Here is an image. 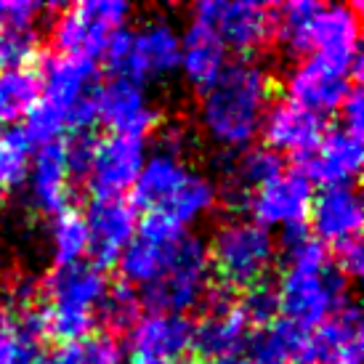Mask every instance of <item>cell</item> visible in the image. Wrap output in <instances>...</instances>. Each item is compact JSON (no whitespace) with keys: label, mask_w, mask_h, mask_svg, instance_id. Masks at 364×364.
Returning a JSON list of instances; mask_svg holds the SVG:
<instances>
[{"label":"cell","mask_w":364,"mask_h":364,"mask_svg":"<svg viewBox=\"0 0 364 364\" xmlns=\"http://www.w3.org/2000/svg\"><path fill=\"white\" fill-rule=\"evenodd\" d=\"M272 107V77L261 64L245 59L226 64L218 80L203 91L200 125L223 149L242 152L253 146Z\"/></svg>","instance_id":"4"},{"label":"cell","mask_w":364,"mask_h":364,"mask_svg":"<svg viewBox=\"0 0 364 364\" xmlns=\"http://www.w3.org/2000/svg\"><path fill=\"white\" fill-rule=\"evenodd\" d=\"M102 59L112 77L144 85V80L165 77L178 70L181 35L168 21H146L139 30L114 32L104 48Z\"/></svg>","instance_id":"7"},{"label":"cell","mask_w":364,"mask_h":364,"mask_svg":"<svg viewBox=\"0 0 364 364\" xmlns=\"http://www.w3.org/2000/svg\"><path fill=\"white\" fill-rule=\"evenodd\" d=\"M9 24V3H0V27Z\"/></svg>","instance_id":"41"},{"label":"cell","mask_w":364,"mask_h":364,"mask_svg":"<svg viewBox=\"0 0 364 364\" xmlns=\"http://www.w3.org/2000/svg\"><path fill=\"white\" fill-rule=\"evenodd\" d=\"M51 247L56 266H72V263H80L88 255V232H85L82 213L70 208V210L53 215Z\"/></svg>","instance_id":"31"},{"label":"cell","mask_w":364,"mask_h":364,"mask_svg":"<svg viewBox=\"0 0 364 364\" xmlns=\"http://www.w3.org/2000/svg\"><path fill=\"white\" fill-rule=\"evenodd\" d=\"M314 192L311 183L301 171H282L274 178L261 183L247 197V210L253 215V223L272 229V226H298L306 223L309 208H311Z\"/></svg>","instance_id":"14"},{"label":"cell","mask_w":364,"mask_h":364,"mask_svg":"<svg viewBox=\"0 0 364 364\" xmlns=\"http://www.w3.org/2000/svg\"><path fill=\"white\" fill-rule=\"evenodd\" d=\"M351 91H354V77L324 64L316 56L298 61L284 80V102L311 112L316 117L341 109Z\"/></svg>","instance_id":"13"},{"label":"cell","mask_w":364,"mask_h":364,"mask_svg":"<svg viewBox=\"0 0 364 364\" xmlns=\"http://www.w3.org/2000/svg\"><path fill=\"white\" fill-rule=\"evenodd\" d=\"M32 144L21 128L0 131V192H11L27 181Z\"/></svg>","instance_id":"32"},{"label":"cell","mask_w":364,"mask_h":364,"mask_svg":"<svg viewBox=\"0 0 364 364\" xmlns=\"http://www.w3.org/2000/svg\"><path fill=\"white\" fill-rule=\"evenodd\" d=\"M226 64H229V51L221 43V38L210 27L192 21L181 35L178 70L183 72V77L192 82L197 91H205L218 80Z\"/></svg>","instance_id":"24"},{"label":"cell","mask_w":364,"mask_h":364,"mask_svg":"<svg viewBox=\"0 0 364 364\" xmlns=\"http://www.w3.org/2000/svg\"><path fill=\"white\" fill-rule=\"evenodd\" d=\"M38 102L24 117V136L43 146L64 139L67 133H82L96 122V64L80 56H48L41 61Z\"/></svg>","instance_id":"3"},{"label":"cell","mask_w":364,"mask_h":364,"mask_svg":"<svg viewBox=\"0 0 364 364\" xmlns=\"http://www.w3.org/2000/svg\"><path fill=\"white\" fill-rule=\"evenodd\" d=\"M72 183H75V173L67 154V139L38 146L27 171V189H30L27 194H30L32 208L51 218L70 210L72 194H75Z\"/></svg>","instance_id":"17"},{"label":"cell","mask_w":364,"mask_h":364,"mask_svg":"<svg viewBox=\"0 0 364 364\" xmlns=\"http://www.w3.org/2000/svg\"><path fill=\"white\" fill-rule=\"evenodd\" d=\"M319 3L311 0H295L274 9V35L287 53L304 56L311 51V27Z\"/></svg>","instance_id":"29"},{"label":"cell","mask_w":364,"mask_h":364,"mask_svg":"<svg viewBox=\"0 0 364 364\" xmlns=\"http://www.w3.org/2000/svg\"><path fill=\"white\" fill-rule=\"evenodd\" d=\"M210 290V261H208V245L200 237L186 234L178 250L168 263V269L139 290L141 306L149 309V314H176L183 316L208 298Z\"/></svg>","instance_id":"8"},{"label":"cell","mask_w":364,"mask_h":364,"mask_svg":"<svg viewBox=\"0 0 364 364\" xmlns=\"http://www.w3.org/2000/svg\"><path fill=\"white\" fill-rule=\"evenodd\" d=\"M192 21L210 27L226 51L253 53L274 35V9L250 0H205L192 9Z\"/></svg>","instance_id":"10"},{"label":"cell","mask_w":364,"mask_h":364,"mask_svg":"<svg viewBox=\"0 0 364 364\" xmlns=\"http://www.w3.org/2000/svg\"><path fill=\"white\" fill-rule=\"evenodd\" d=\"M282 160L279 154H274L266 146H247L242 152H234L229 160V194H242V200L247 203L250 192H255L261 183L274 178L277 173H282Z\"/></svg>","instance_id":"27"},{"label":"cell","mask_w":364,"mask_h":364,"mask_svg":"<svg viewBox=\"0 0 364 364\" xmlns=\"http://www.w3.org/2000/svg\"><path fill=\"white\" fill-rule=\"evenodd\" d=\"M41 364H125V354L114 335L96 333L72 343L53 346L48 354L41 356Z\"/></svg>","instance_id":"28"},{"label":"cell","mask_w":364,"mask_h":364,"mask_svg":"<svg viewBox=\"0 0 364 364\" xmlns=\"http://www.w3.org/2000/svg\"><path fill=\"white\" fill-rule=\"evenodd\" d=\"M240 309H242L245 319L250 324V330L253 327H266V324H272L277 316H279V304H277V290L269 287V284L263 282L253 290H247L245 298L240 301Z\"/></svg>","instance_id":"35"},{"label":"cell","mask_w":364,"mask_h":364,"mask_svg":"<svg viewBox=\"0 0 364 364\" xmlns=\"http://www.w3.org/2000/svg\"><path fill=\"white\" fill-rule=\"evenodd\" d=\"M93 107H96V122L109 128L112 136L144 139L160 122V114L149 102L144 85L122 77H112L104 88H99Z\"/></svg>","instance_id":"15"},{"label":"cell","mask_w":364,"mask_h":364,"mask_svg":"<svg viewBox=\"0 0 364 364\" xmlns=\"http://www.w3.org/2000/svg\"><path fill=\"white\" fill-rule=\"evenodd\" d=\"M128 333H131L133 354L183 364V359L192 351L194 324L186 316L176 314H144L133 322Z\"/></svg>","instance_id":"21"},{"label":"cell","mask_w":364,"mask_h":364,"mask_svg":"<svg viewBox=\"0 0 364 364\" xmlns=\"http://www.w3.org/2000/svg\"><path fill=\"white\" fill-rule=\"evenodd\" d=\"M309 343V333L282 316L261 327L250 341V364H301Z\"/></svg>","instance_id":"26"},{"label":"cell","mask_w":364,"mask_h":364,"mask_svg":"<svg viewBox=\"0 0 364 364\" xmlns=\"http://www.w3.org/2000/svg\"><path fill=\"white\" fill-rule=\"evenodd\" d=\"M210 272L229 290H253L266 282L277 261V242L269 229L253 221H229L218 226L208 247Z\"/></svg>","instance_id":"6"},{"label":"cell","mask_w":364,"mask_h":364,"mask_svg":"<svg viewBox=\"0 0 364 364\" xmlns=\"http://www.w3.org/2000/svg\"><path fill=\"white\" fill-rule=\"evenodd\" d=\"M284 272L277 290L279 316L306 333L316 330L348 304V279L338 272L333 255L314 240L306 223L282 229Z\"/></svg>","instance_id":"1"},{"label":"cell","mask_w":364,"mask_h":364,"mask_svg":"<svg viewBox=\"0 0 364 364\" xmlns=\"http://www.w3.org/2000/svg\"><path fill=\"white\" fill-rule=\"evenodd\" d=\"M131 9L122 0H82L61 6L53 21V46L61 56L99 59L114 32L125 30Z\"/></svg>","instance_id":"9"},{"label":"cell","mask_w":364,"mask_h":364,"mask_svg":"<svg viewBox=\"0 0 364 364\" xmlns=\"http://www.w3.org/2000/svg\"><path fill=\"white\" fill-rule=\"evenodd\" d=\"M85 232H88V253L91 263L99 269H109L120 261L122 250L131 245L139 229V218L131 203L125 200H102L91 197L82 213Z\"/></svg>","instance_id":"16"},{"label":"cell","mask_w":364,"mask_h":364,"mask_svg":"<svg viewBox=\"0 0 364 364\" xmlns=\"http://www.w3.org/2000/svg\"><path fill=\"white\" fill-rule=\"evenodd\" d=\"M362 139L343 128L324 131L319 144L311 152L298 157V171L304 173L309 183L324 186H346L362 171Z\"/></svg>","instance_id":"19"},{"label":"cell","mask_w":364,"mask_h":364,"mask_svg":"<svg viewBox=\"0 0 364 364\" xmlns=\"http://www.w3.org/2000/svg\"><path fill=\"white\" fill-rule=\"evenodd\" d=\"M125 364H173V362H162V359H154V356H144V354H131V359Z\"/></svg>","instance_id":"40"},{"label":"cell","mask_w":364,"mask_h":364,"mask_svg":"<svg viewBox=\"0 0 364 364\" xmlns=\"http://www.w3.org/2000/svg\"><path fill=\"white\" fill-rule=\"evenodd\" d=\"M203 364H250V362H247V356L237 354V356H221V359H210V362H203Z\"/></svg>","instance_id":"39"},{"label":"cell","mask_w":364,"mask_h":364,"mask_svg":"<svg viewBox=\"0 0 364 364\" xmlns=\"http://www.w3.org/2000/svg\"><path fill=\"white\" fill-rule=\"evenodd\" d=\"M109 290L107 274L93 263L56 266L41 284V311L46 324V338L56 346L80 341L99 322V311Z\"/></svg>","instance_id":"5"},{"label":"cell","mask_w":364,"mask_h":364,"mask_svg":"<svg viewBox=\"0 0 364 364\" xmlns=\"http://www.w3.org/2000/svg\"><path fill=\"white\" fill-rule=\"evenodd\" d=\"M263 139L266 149L274 154H293L295 160L309 154L324 136V122L311 112L301 109L290 102L272 104L263 117Z\"/></svg>","instance_id":"22"},{"label":"cell","mask_w":364,"mask_h":364,"mask_svg":"<svg viewBox=\"0 0 364 364\" xmlns=\"http://www.w3.org/2000/svg\"><path fill=\"white\" fill-rule=\"evenodd\" d=\"M43 338L41 304L0 309V364H41Z\"/></svg>","instance_id":"23"},{"label":"cell","mask_w":364,"mask_h":364,"mask_svg":"<svg viewBox=\"0 0 364 364\" xmlns=\"http://www.w3.org/2000/svg\"><path fill=\"white\" fill-rule=\"evenodd\" d=\"M333 263L338 266V272L343 274L346 279H356V277H362V272H364L362 240H351V242L338 245V247H335Z\"/></svg>","instance_id":"36"},{"label":"cell","mask_w":364,"mask_h":364,"mask_svg":"<svg viewBox=\"0 0 364 364\" xmlns=\"http://www.w3.org/2000/svg\"><path fill=\"white\" fill-rule=\"evenodd\" d=\"M309 218H311L314 240L327 242L338 247L343 242L359 240L364 221V205L362 197L356 192V186L346 183V186H324L319 194H314L311 208H309Z\"/></svg>","instance_id":"20"},{"label":"cell","mask_w":364,"mask_h":364,"mask_svg":"<svg viewBox=\"0 0 364 364\" xmlns=\"http://www.w3.org/2000/svg\"><path fill=\"white\" fill-rule=\"evenodd\" d=\"M354 348H362V314L359 306L348 301L341 311H335L327 322L309 333L301 364H324Z\"/></svg>","instance_id":"25"},{"label":"cell","mask_w":364,"mask_h":364,"mask_svg":"<svg viewBox=\"0 0 364 364\" xmlns=\"http://www.w3.org/2000/svg\"><path fill=\"white\" fill-rule=\"evenodd\" d=\"M146 162V144L133 136H109L96 141L91 157V168L85 181L91 197L102 200H122V194L133 189V183Z\"/></svg>","instance_id":"12"},{"label":"cell","mask_w":364,"mask_h":364,"mask_svg":"<svg viewBox=\"0 0 364 364\" xmlns=\"http://www.w3.org/2000/svg\"><path fill=\"white\" fill-rule=\"evenodd\" d=\"M250 343V324L245 319L237 301L226 295H213L208 301L203 319L194 324L192 351L203 356V362L237 356Z\"/></svg>","instance_id":"18"},{"label":"cell","mask_w":364,"mask_h":364,"mask_svg":"<svg viewBox=\"0 0 364 364\" xmlns=\"http://www.w3.org/2000/svg\"><path fill=\"white\" fill-rule=\"evenodd\" d=\"M362 19H359V3L346 6H319L311 27V51L319 61L330 64L335 70L351 75L359 80L362 75Z\"/></svg>","instance_id":"11"},{"label":"cell","mask_w":364,"mask_h":364,"mask_svg":"<svg viewBox=\"0 0 364 364\" xmlns=\"http://www.w3.org/2000/svg\"><path fill=\"white\" fill-rule=\"evenodd\" d=\"M38 102V77L30 70L0 72V131L24 120Z\"/></svg>","instance_id":"30"},{"label":"cell","mask_w":364,"mask_h":364,"mask_svg":"<svg viewBox=\"0 0 364 364\" xmlns=\"http://www.w3.org/2000/svg\"><path fill=\"white\" fill-rule=\"evenodd\" d=\"M343 112V131L354 133L362 139V128H364V102H362V91H359V85H354V91L348 93V99L343 102L341 107Z\"/></svg>","instance_id":"37"},{"label":"cell","mask_w":364,"mask_h":364,"mask_svg":"<svg viewBox=\"0 0 364 364\" xmlns=\"http://www.w3.org/2000/svg\"><path fill=\"white\" fill-rule=\"evenodd\" d=\"M41 59V35L35 27H0V72H19Z\"/></svg>","instance_id":"33"},{"label":"cell","mask_w":364,"mask_h":364,"mask_svg":"<svg viewBox=\"0 0 364 364\" xmlns=\"http://www.w3.org/2000/svg\"><path fill=\"white\" fill-rule=\"evenodd\" d=\"M139 311H141L139 290L125 282H117V284H109L99 316L109 324L112 330H131L133 322L141 316Z\"/></svg>","instance_id":"34"},{"label":"cell","mask_w":364,"mask_h":364,"mask_svg":"<svg viewBox=\"0 0 364 364\" xmlns=\"http://www.w3.org/2000/svg\"><path fill=\"white\" fill-rule=\"evenodd\" d=\"M218 203L215 183L183 160L181 131H165L131 189L133 210L157 213L181 229L197 223Z\"/></svg>","instance_id":"2"},{"label":"cell","mask_w":364,"mask_h":364,"mask_svg":"<svg viewBox=\"0 0 364 364\" xmlns=\"http://www.w3.org/2000/svg\"><path fill=\"white\" fill-rule=\"evenodd\" d=\"M324 364H362V348H354V351H346V354L335 356Z\"/></svg>","instance_id":"38"}]
</instances>
